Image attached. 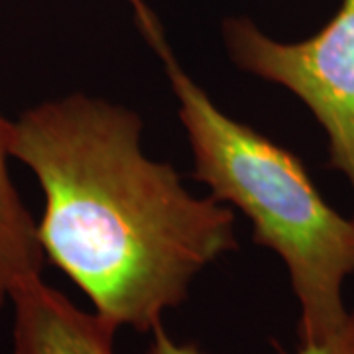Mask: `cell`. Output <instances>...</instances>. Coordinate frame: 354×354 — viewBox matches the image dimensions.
Segmentation results:
<instances>
[{
	"instance_id": "cell-4",
	"label": "cell",
	"mask_w": 354,
	"mask_h": 354,
	"mask_svg": "<svg viewBox=\"0 0 354 354\" xmlns=\"http://www.w3.org/2000/svg\"><path fill=\"white\" fill-rule=\"evenodd\" d=\"M12 354H114L118 325L77 307L41 276L20 279L10 291Z\"/></svg>"
},
{
	"instance_id": "cell-1",
	"label": "cell",
	"mask_w": 354,
	"mask_h": 354,
	"mask_svg": "<svg viewBox=\"0 0 354 354\" xmlns=\"http://www.w3.org/2000/svg\"><path fill=\"white\" fill-rule=\"evenodd\" d=\"M136 111L73 93L6 118L10 158L44 193L46 260L120 329L152 333L207 266L239 248L236 218L146 156Z\"/></svg>"
},
{
	"instance_id": "cell-6",
	"label": "cell",
	"mask_w": 354,
	"mask_h": 354,
	"mask_svg": "<svg viewBox=\"0 0 354 354\" xmlns=\"http://www.w3.org/2000/svg\"><path fill=\"white\" fill-rule=\"evenodd\" d=\"M299 351L295 354H354V307L348 309L339 329L329 337L313 342H299Z\"/></svg>"
},
{
	"instance_id": "cell-7",
	"label": "cell",
	"mask_w": 354,
	"mask_h": 354,
	"mask_svg": "<svg viewBox=\"0 0 354 354\" xmlns=\"http://www.w3.org/2000/svg\"><path fill=\"white\" fill-rule=\"evenodd\" d=\"M146 354H205L193 342H177L174 341L167 333L164 325H160L158 329L152 330V342L148 346Z\"/></svg>"
},
{
	"instance_id": "cell-3",
	"label": "cell",
	"mask_w": 354,
	"mask_h": 354,
	"mask_svg": "<svg viewBox=\"0 0 354 354\" xmlns=\"http://www.w3.org/2000/svg\"><path fill=\"white\" fill-rule=\"evenodd\" d=\"M221 36L236 69L304 102L327 136V165L354 195V0H341L329 22L299 41L274 39L246 16L225 18Z\"/></svg>"
},
{
	"instance_id": "cell-5",
	"label": "cell",
	"mask_w": 354,
	"mask_h": 354,
	"mask_svg": "<svg viewBox=\"0 0 354 354\" xmlns=\"http://www.w3.org/2000/svg\"><path fill=\"white\" fill-rule=\"evenodd\" d=\"M4 127L6 118L0 114V309L8 304L10 291L20 279L41 276L48 262L39 244L38 223L10 177Z\"/></svg>"
},
{
	"instance_id": "cell-2",
	"label": "cell",
	"mask_w": 354,
	"mask_h": 354,
	"mask_svg": "<svg viewBox=\"0 0 354 354\" xmlns=\"http://www.w3.org/2000/svg\"><path fill=\"white\" fill-rule=\"evenodd\" d=\"M128 2L176 95L193 179L236 207L252 225V241L283 262L299 305V342L329 337L348 313L342 291L354 276V218L323 199L295 153L221 111L183 69L152 8Z\"/></svg>"
}]
</instances>
